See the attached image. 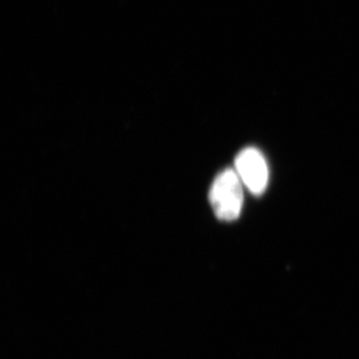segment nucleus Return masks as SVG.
Wrapping results in <instances>:
<instances>
[{"mask_svg":"<svg viewBox=\"0 0 359 359\" xmlns=\"http://www.w3.org/2000/svg\"><path fill=\"white\" fill-rule=\"evenodd\" d=\"M243 185L236 170L226 169L217 176L209 195L217 218L233 222L240 217L244 204Z\"/></svg>","mask_w":359,"mask_h":359,"instance_id":"obj_1","label":"nucleus"},{"mask_svg":"<svg viewBox=\"0 0 359 359\" xmlns=\"http://www.w3.org/2000/svg\"><path fill=\"white\" fill-rule=\"evenodd\" d=\"M235 170L250 193L262 195L269 183V167L263 154L254 147L245 148L235 160Z\"/></svg>","mask_w":359,"mask_h":359,"instance_id":"obj_2","label":"nucleus"}]
</instances>
